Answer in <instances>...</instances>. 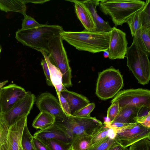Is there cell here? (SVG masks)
I'll list each match as a JSON object with an SVG mask.
<instances>
[{"mask_svg":"<svg viewBox=\"0 0 150 150\" xmlns=\"http://www.w3.org/2000/svg\"><path fill=\"white\" fill-rule=\"evenodd\" d=\"M133 41L148 57L150 55V27L141 26L133 37Z\"/></svg>","mask_w":150,"mask_h":150,"instance_id":"20","label":"cell"},{"mask_svg":"<svg viewBox=\"0 0 150 150\" xmlns=\"http://www.w3.org/2000/svg\"><path fill=\"white\" fill-rule=\"evenodd\" d=\"M126 33L115 27L110 32L108 57L111 59H124L127 53L128 42Z\"/></svg>","mask_w":150,"mask_h":150,"instance_id":"12","label":"cell"},{"mask_svg":"<svg viewBox=\"0 0 150 150\" xmlns=\"http://www.w3.org/2000/svg\"><path fill=\"white\" fill-rule=\"evenodd\" d=\"M117 102L120 107L127 105L150 106V91L146 89H130L120 91L111 101Z\"/></svg>","mask_w":150,"mask_h":150,"instance_id":"10","label":"cell"},{"mask_svg":"<svg viewBox=\"0 0 150 150\" xmlns=\"http://www.w3.org/2000/svg\"><path fill=\"white\" fill-rule=\"evenodd\" d=\"M22 20L21 29L27 30L41 26L42 24L38 22L34 18L26 14Z\"/></svg>","mask_w":150,"mask_h":150,"instance_id":"31","label":"cell"},{"mask_svg":"<svg viewBox=\"0 0 150 150\" xmlns=\"http://www.w3.org/2000/svg\"><path fill=\"white\" fill-rule=\"evenodd\" d=\"M141 106L133 105L120 107L118 115L112 122H117L127 124L137 122V114Z\"/></svg>","mask_w":150,"mask_h":150,"instance_id":"19","label":"cell"},{"mask_svg":"<svg viewBox=\"0 0 150 150\" xmlns=\"http://www.w3.org/2000/svg\"><path fill=\"white\" fill-rule=\"evenodd\" d=\"M27 92L23 87L12 83L0 89V114L6 112L26 96Z\"/></svg>","mask_w":150,"mask_h":150,"instance_id":"11","label":"cell"},{"mask_svg":"<svg viewBox=\"0 0 150 150\" xmlns=\"http://www.w3.org/2000/svg\"><path fill=\"white\" fill-rule=\"evenodd\" d=\"M2 49V48L0 44V54H1V51Z\"/></svg>","mask_w":150,"mask_h":150,"instance_id":"44","label":"cell"},{"mask_svg":"<svg viewBox=\"0 0 150 150\" xmlns=\"http://www.w3.org/2000/svg\"><path fill=\"white\" fill-rule=\"evenodd\" d=\"M66 1L74 3L76 13L85 30L89 31H95L96 25L91 13L81 1L75 0Z\"/></svg>","mask_w":150,"mask_h":150,"instance_id":"16","label":"cell"},{"mask_svg":"<svg viewBox=\"0 0 150 150\" xmlns=\"http://www.w3.org/2000/svg\"><path fill=\"white\" fill-rule=\"evenodd\" d=\"M150 115V106L143 105L139 108L137 114V121L141 124Z\"/></svg>","mask_w":150,"mask_h":150,"instance_id":"34","label":"cell"},{"mask_svg":"<svg viewBox=\"0 0 150 150\" xmlns=\"http://www.w3.org/2000/svg\"><path fill=\"white\" fill-rule=\"evenodd\" d=\"M41 64L45 76L47 84L49 86H53L51 80L49 69L47 62L45 59H42L41 62Z\"/></svg>","mask_w":150,"mask_h":150,"instance_id":"37","label":"cell"},{"mask_svg":"<svg viewBox=\"0 0 150 150\" xmlns=\"http://www.w3.org/2000/svg\"><path fill=\"white\" fill-rule=\"evenodd\" d=\"M117 142L125 148L128 147L137 142L150 137V128L137 122L120 128H115Z\"/></svg>","mask_w":150,"mask_h":150,"instance_id":"8","label":"cell"},{"mask_svg":"<svg viewBox=\"0 0 150 150\" xmlns=\"http://www.w3.org/2000/svg\"><path fill=\"white\" fill-rule=\"evenodd\" d=\"M93 135L83 134L74 137L71 142V150H86L91 146Z\"/></svg>","mask_w":150,"mask_h":150,"instance_id":"24","label":"cell"},{"mask_svg":"<svg viewBox=\"0 0 150 150\" xmlns=\"http://www.w3.org/2000/svg\"><path fill=\"white\" fill-rule=\"evenodd\" d=\"M60 35L54 38L49 46L48 56L51 63L56 66L62 75V81L65 87L72 86L71 69Z\"/></svg>","mask_w":150,"mask_h":150,"instance_id":"7","label":"cell"},{"mask_svg":"<svg viewBox=\"0 0 150 150\" xmlns=\"http://www.w3.org/2000/svg\"><path fill=\"white\" fill-rule=\"evenodd\" d=\"M103 55L105 58H106L108 57L109 53L108 50L104 52Z\"/></svg>","mask_w":150,"mask_h":150,"instance_id":"43","label":"cell"},{"mask_svg":"<svg viewBox=\"0 0 150 150\" xmlns=\"http://www.w3.org/2000/svg\"><path fill=\"white\" fill-rule=\"evenodd\" d=\"M142 8L131 16L126 21L129 27L131 34L133 37L142 26Z\"/></svg>","mask_w":150,"mask_h":150,"instance_id":"25","label":"cell"},{"mask_svg":"<svg viewBox=\"0 0 150 150\" xmlns=\"http://www.w3.org/2000/svg\"><path fill=\"white\" fill-rule=\"evenodd\" d=\"M110 32H91L85 29L80 32L64 30L60 35L63 40L77 50L95 53L108 50Z\"/></svg>","mask_w":150,"mask_h":150,"instance_id":"2","label":"cell"},{"mask_svg":"<svg viewBox=\"0 0 150 150\" xmlns=\"http://www.w3.org/2000/svg\"><path fill=\"white\" fill-rule=\"evenodd\" d=\"M81 1L91 13L96 25L95 31L103 33L110 32L112 28L109 23L104 20L97 13L96 8L99 5L100 0H87Z\"/></svg>","mask_w":150,"mask_h":150,"instance_id":"17","label":"cell"},{"mask_svg":"<svg viewBox=\"0 0 150 150\" xmlns=\"http://www.w3.org/2000/svg\"><path fill=\"white\" fill-rule=\"evenodd\" d=\"M145 2L140 0H100V10L109 16L115 25H122L131 16L142 8Z\"/></svg>","mask_w":150,"mask_h":150,"instance_id":"3","label":"cell"},{"mask_svg":"<svg viewBox=\"0 0 150 150\" xmlns=\"http://www.w3.org/2000/svg\"><path fill=\"white\" fill-rule=\"evenodd\" d=\"M25 4L32 3L34 4H43L47 2L50 1L49 0H24Z\"/></svg>","mask_w":150,"mask_h":150,"instance_id":"40","label":"cell"},{"mask_svg":"<svg viewBox=\"0 0 150 150\" xmlns=\"http://www.w3.org/2000/svg\"><path fill=\"white\" fill-rule=\"evenodd\" d=\"M42 141L51 150H71V143L56 139H49Z\"/></svg>","mask_w":150,"mask_h":150,"instance_id":"27","label":"cell"},{"mask_svg":"<svg viewBox=\"0 0 150 150\" xmlns=\"http://www.w3.org/2000/svg\"><path fill=\"white\" fill-rule=\"evenodd\" d=\"M95 107L94 103H89L87 105L75 112L72 115L81 117H89L91 112Z\"/></svg>","mask_w":150,"mask_h":150,"instance_id":"32","label":"cell"},{"mask_svg":"<svg viewBox=\"0 0 150 150\" xmlns=\"http://www.w3.org/2000/svg\"><path fill=\"white\" fill-rule=\"evenodd\" d=\"M8 80H6L0 83V89L7 82Z\"/></svg>","mask_w":150,"mask_h":150,"instance_id":"42","label":"cell"},{"mask_svg":"<svg viewBox=\"0 0 150 150\" xmlns=\"http://www.w3.org/2000/svg\"><path fill=\"white\" fill-rule=\"evenodd\" d=\"M117 142L115 139H112L108 137L86 150H106L111 146Z\"/></svg>","mask_w":150,"mask_h":150,"instance_id":"28","label":"cell"},{"mask_svg":"<svg viewBox=\"0 0 150 150\" xmlns=\"http://www.w3.org/2000/svg\"><path fill=\"white\" fill-rule=\"evenodd\" d=\"M60 93L69 103L71 115L90 103L86 97L67 89L62 90Z\"/></svg>","mask_w":150,"mask_h":150,"instance_id":"18","label":"cell"},{"mask_svg":"<svg viewBox=\"0 0 150 150\" xmlns=\"http://www.w3.org/2000/svg\"><path fill=\"white\" fill-rule=\"evenodd\" d=\"M125 148L117 142L111 146L106 150H124Z\"/></svg>","mask_w":150,"mask_h":150,"instance_id":"39","label":"cell"},{"mask_svg":"<svg viewBox=\"0 0 150 150\" xmlns=\"http://www.w3.org/2000/svg\"><path fill=\"white\" fill-rule=\"evenodd\" d=\"M19 150H23V149H22V146H21H21H20Z\"/></svg>","mask_w":150,"mask_h":150,"instance_id":"45","label":"cell"},{"mask_svg":"<svg viewBox=\"0 0 150 150\" xmlns=\"http://www.w3.org/2000/svg\"><path fill=\"white\" fill-rule=\"evenodd\" d=\"M57 96L60 105L65 114L69 115H71L70 107L67 101L60 93Z\"/></svg>","mask_w":150,"mask_h":150,"instance_id":"36","label":"cell"},{"mask_svg":"<svg viewBox=\"0 0 150 150\" xmlns=\"http://www.w3.org/2000/svg\"><path fill=\"white\" fill-rule=\"evenodd\" d=\"M129 150H150V137L142 139L129 146Z\"/></svg>","mask_w":150,"mask_h":150,"instance_id":"30","label":"cell"},{"mask_svg":"<svg viewBox=\"0 0 150 150\" xmlns=\"http://www.w3.org/2000/svg\"><path fill=\"white\" fill-rule=\"evenodd\" d=\"M27 117H23L9 127L7 142L9 150H19Z\"/></svg>","mask_w":150,"mask_h":150,"instance_id":"14","label":"cell"},{"mask_svg":"<svg viewBox=\"0 0 150 150\" xmlns=\"http://www.w3.org/2000/svg\"><path fill=\"white\" fill-rule=\"evenodd\" d=\"M55 117L45 112H40L35 117L32 123V126L36 129L42 130L54 125Z\"/></svg>","mask_w":150,"mask_h":150,"instance_id":"23","label":"cell"},{"mask_svg":"<svg viewBox=\"0 0 150 150\" xmlns=\"http://www.w3.org/2000/svg\"><path fill=\"white\" fill-rule=\"evenodd\" d=\"M0 10L6 13H19L24 16L26 14L27 8L24 0H0Z\"/></svg>","mask_w":150,"mask_h":150,"instance_id":"22","label":"cell"},{"mask_svg":"<svg viewBox=\"0 0 150 150\" xmlns=\"http://www.w3.org/2000/svg\"><path fill=\"white\" fill-rule=\"evenodd\" d=\"M8 128L0 122V147L7 142Z\"/></svg>","mask_w":150,"mask_h":150,"instance_id":"35","label":"cell"},{"mask_svg":"<svg viewBox=\"0 0 150 150\" xmlns=\"http://www.w3.org/2000/svg\"><path fill=\"white\" fill-rule=\"evenodd\" d=\"M0 150H9L7 142L0 147Z\"/></svg>","mask_w":150,"mask_h":150,"instance_id":"41","label":"cell"},{"mask_svg":"<svg viewBox=\"0 0 150 150\" xmlns=\"http://www.w3.org/2000/svg\"><path fill=\"white\" fill-rule=\"evenodd\" d=\"M36 104L40 112H46L55 117H62L65 115L58 100L49 93L40 94L36 99Z\"/></svg>","mask_w":150,"mask_h":150,"instance_id":"13","label":"cell"},{"mask_svg":"<svg viewBox=\"0 0 150 150\" xmlns=\"http://www.w3.org/2000/svg\"><path fill=\"white\" fill-rule=\"evenodd\" d=\"M124 150H129L128 148L127 147H126Z\"/></svg>","mask_w":150,"mask_h":150,"instance_id":"46","label":"cell"},{"mask_svg":"<svg viewBox=\"0 0 150 150\" xmlns=\"http://www.w3.org/2000/svg\"><path fill=\"white\" fill-rule=\"evenodd\" d=\"M33 137L27 124L24 128L21 140V145L23 150H36L33 142Z\"/></svg>","mask_w":150,"mask_h":150,"instance_id":"26","label":"cell"},{"mask_svg":"<svg viewBox=\"0 0 150 150\" xmlns=\"http://www.w3.org/2000/svg\"><path fill=\"white\" fill-rule=\"evenodd\" d=\"M41 53L47 63L51 82L58 95L62 90L66 89L62 84V74L59 69L51 63L48 56L44 53Z\"/></svg>","mask_w":150,"mask_h":150,"instance_id":"21","label":"cell"},{"mask_svg":"<svg viewBox=\"0 0 150 150\" xmlns=\"http://www.w3.org/2000/svg\"><path fill=\"white\" fill-rule=\"evenodd\" d=\"M142 26L150 27V0H146L142 8Z\"/></svg>","mask_w":150,"mask_h":150,"instance_id":"29","label":"cell"},{"mask_svg":"<svg viewBox=\"0 0 150 150\" xmlns=\"http://www.w3.org/2000/svg\"><path fill=\"white\" fill-rule=\"evenodd\" d=\"M120 109L118 103L115 102L111 103L107 111L106 117L112 123L118 115Z\"/></svg>","mask_w":150,"mask_h":150,"instance_id":"33","label":"cell"},{"mask_svg":"<svg viewBox=\"0 0 150 150\" xmlns=\"http://www.w3.org/2000/svg\"><path fill=\"white\" fill-rule=\"evenodd\" d=\"M35 99L34 95L27 92L25 97L6 112L0 114V122L9 127L23 117L28 115Z\"/></svg>","mask_w":150,"mask_h":150,"instance_id":"9","label":"cell"},{"mask_svg":"<svg viewBox=\"0 0 150 150\" xmlns=\"http://www.w3.org/2000/svg\"><path fill=\"white\" fill-rule=\"evenodd\" d=\"M33 141L36 150H51L45 143L39 139L33 137Z\"/></svg>","mask_w":150,"mask_h":150,"instance_id":"38","label":"cell"},{"mask_svg":"<svg viewBox=\"0 0 150 150\" xmlns=\"http://www.w3.org/2000/svg\"><path fill=\"white\" fill-rule=\"evenodd\" d=\"M63 31L59 25L42 24L32 29H18L16 32L15 38L23 45L48 55L49 43Z\"/></svg>","mask_w":150,"mask_h":150,"instance_id":"1","label":"cell"},{"mask_svg":"<svg viewBox=\"0 0 150 150\" xmlns=\"http://www.w3.org/2000/svg\"><path fill=\"white\" fill-rule=\"evenodd\" d=\"M54 123L63 129L72 139L83 134L93 135L103 125L95 117H81L65 114L63 117H55Z\"/></svg>","mask_w":150,"mask_h":150,"instance_id":"4","label":"cell"},{"mask_svg":"<svg viewBox=\"0 0 150 150\" xmlns=\"http://www.w3.org/2000/svg\"><path fill=\"white\" fill-rule=\"evenodd\" d=\"M33 137L42 141L56 139L71 143L72 140L70 136L63 129L55 123L46 129L40 130L36 132Z\"/></svg>","mask_w":150,"mask_h":150,"instance_id":"15","label":"cell"},{"mask_svg":"<svg viewBox=\"0 0 150 150\" xmlns=\"http://www.w3.org/2000/svg\"><path fill=\"white\" fill-rule=\"evenodd\" d=\"M124 86L123 77L118 69L112 67L99 73L96 94L102 100L115 97Z\"/></svg>","mask_w":150,"mask_h":150,"instance_id":"6","label":"cell"},{"mask_svg":"<svg viewBox=\"0 0 150 150\" xmlns=\"http://www.w3.org/2000/svg\"><path fill=\"white\" fill-rule=\"evenodd\" d=\"M126 57L127 65L139 83L145 85L150 79V62L148 55L133 41L128 47Z\"/></svg>","mask_w":150,"mask_h":150,"instance_id":"5","label":"cell"}]
</instances>
